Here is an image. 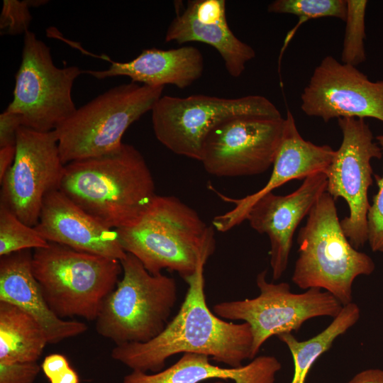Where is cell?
<instances>
[{
  "label": "cell",
  "mask_w": 383,
  "mask_h": 383,
  "mask_svg": "<svg viewBox=\"0 0 383 383\" xmlns=\"http://www.w3.org/2000/svg\"><path fill=\"white\" fill-rule=\"evenodd\" d=\"M267 270L258 273L256 284L260 294L252 299L222 301L213 306L218 317L248 323L252 333L251 358L272 336L297 331L311 318H335L343 306L331 294L318 288L292 292L289 284L267 280Z\"/></svg>",
  "instance_id": "9"
},
{
  "label": "cell",
  "mask_w": 383,
  "mask_h": 383,
  "mask_svg": "<svg viewBox=\"0 0 383 383\" xmlns=\"http://www.w3.org/2000/svg\"><path fill=\"white\" fill-rule=\"evenodd\" d=\"M348 383H383V370L366 369L356 374Z\"/></svg>",
  "instance_id": "32"
},
{
  "label": "cell",
  "mask_w": 383,
  "mask_h": 383,
  "mask_svg": "<svg viewBox=\"0 0 383 383\" xmlns=\"http://www.w3.org/2000/svg\"><path fill=\"white\" fill-rule=\"evenodd\" d=\"M163 89L131 82L111 88L77 109L55 130L63 164L121 148L126 131L152 111Z\"/></svg>",
  "instance_id": "7"
},
{
  "label": "cell",
  "mask_w": 383,
  "mask_h": 383,
  "mask_svg": "<svg viewBox=\"0 0 383 383\" xmlns=\"http://www.w3.org/2000/svg\"><path fill=\"white\" fill-rule=\"evenodd\" d=\"M184 279L188 290L175 316L165 330L146 343L115 345L111 357L133 371L153 373L164 369L166 360L179 353L205 355L231 367L251 358L252 333L248 323L228 322L209 308L204 292V268Z\"/></svg>",
  "instance_id": "1"
},
{
  "label": "cell",
  "mask_w": 383,
  "mask_h": 383,
  "mask_svg": "<svg viewBox=\"0 0 383 383\" xmlns=\"http://www.w3.org/2000/svg\"><path fill=\"white\" fill-rule=\"evenodd\" d=\"M50 243L122 260L127 255L116 230L101 224L60 189L48 194L35 226Z\"/></svg>",
  "instance_id": "17"
},
{
  "label": "cell",
  "mask_w": 383,
  "mask_h": 383,
  "mask_svg": "<svg viewBox=\"0 0 383 383\" xmlns=\"http://www.w3.org/2000/svg\"><path fill=\"white\" fill-rule=\"evenodd\" d=\"M16 145L0 148V182L13 163Z\"/></svg>",
  "instance_id": "33"
},
{
  "label": "cell",
  "mask_w": 383,
  "mask_h": 383,
  "mask_svg": "<svg viewBox=\"0 0 383 383\" xmlns=\"http://www.w3.org/2000/svg\"><path fill=\"white\" fill-rule=\"evenodd\" d=\"M284 118L240 116L216 127L204 145L205 170L216 177L262 174L273 165Z\"/></svg>",
  "instance_id": "13"
},
{
  "label": "cell",
  "mask_w": 383,
  "mask_h": 383,
  "mask_svg": "<svg viewBox=\"0 0 383 383\" xmlns=\"http://www.w3.org/2000/svg\"><path fill=\"white\" fill-rule=\"evenodd\" d=\"M301 109L327 123L373 118L383 122V81L372 82L356 67L325 57L301 94Z\"/></svg>",
  "instance_id": "14"
},
{
  "label": "cell",
  "mask_w": 383,
  "mask_h": 383,
  "mask_svg": "<svg viewBox=\"0 0 383 383\" xmlns=\"http://www.w3.org/2000/svg\"><path fill=\"white\" fill-rule=\"evenodd\" d=\"M335 199L323 193L309 211L298 233V257L292 281L302 289L318 288L334 296L343 306L353 302V284L370 275L375 264L360 252L345 235Z\"/></svg>",
  "instance_id": "4"
},
{
  "label": "cell",
  "mask_w": 383,
  "mask_h": 383,
  "mask_svg": "<svg viewBox=\"0 0 383 383\" xmlns=\"http://www.w3.org/2000/svg\"><path fill=\"white\" fill-rule=\"evenodd\" d=\"M49 242L35 227L21 221L6 206L0 203V256L47 247Z\"/></svg>",
  "instance_id": "24"
},
{
  "label": "cell",
  "mask_w": 383,
  "mask_h": 383,
  "mask_svg": "<svg viewBox=\"0 0 383 383\" xmlns=\"http://www.w3.org/2000/svg\"><path fill=\"white\" fill-rule=\"evenodd\" d=\"M32 256L30 250H25L1 257L0 301L32 316L45 332L48 343L84 333L88 328L85 323L61 318L50 308L33 273Z\"/></svg>",
  "instance_id": "19"
},
{
  "label": "cell",
  "mask_w": 383,
  "mask_h": 383,
  "mask_svg": "<svg viewBox=\"0 0 383 383\" xmlns=\"http://www.w3.org/2000/svg\"><path fill=\"white\" fill-rule=\"evenodd\" d=\"M23 126L21 114L6 109L0 114V148L14 146L18 130Z\"/></svg>",
  "instance_id": "30"
},
{
  "label": "cell",
  "mask_w": 383,
  "mask_h": 383,
  "mask_svg": "<svg viewBox=\"0 0 383 383\" xmlns=\"http://www.w3.org/2000/svg\"><path fill=\"white\" fill-rule=\"evenodd\" d=\"M335 151L328 145H318L304 140L298 131L292 113L288 110L269 180L259 191L240 199L228 197L214 190L223 201L233 204L234 207L215 216L213 226L220 232H226L238 226L245 220L255 202L266 194L289 181L305 179L318 172H324Z\"/></svg>",
  "instance_id": "16"
},
{
  "label": "cell",
  "mask_w": 383,
  "mask_h": 383,
  "mask_svg": "<svg viewBox=\"0 0 383 383\" xmlns=\"http://www.w3.org/2000/svg\"><path fill=\"white\" fill-rule=\"evenodd\" d=\"M32 270L50 308L60 318L95 321L119 281L120 260L50 243L34 250Z\"/></svg>",
  "instance_id": "5"
},
{
  "label": "cell",
  "mask_w": 383,
  "mask_h": 383,
  "mask_svg": "<svg viewBox=\"0 0 383 383\" xmlns=\"http://www.w3.org/2000/svg\"><path fill=\"white\" fill-rule=\"evenodd\" d=\"M347 13L345 20V32L341 54L344 64L356 67L366 59L364 40L365 38V0H346Z\"/></svg>",
  "instance_id": "25"
},
{
  "label": "cell",
  "mask_w": 383,
  "mask_h": 383,
  "mask_svg": "<svg viewBox=\"0 0 383 383\" xmlns=\"http://www.w3.org/2000/svg\"><path fill=\"white\" fill-rule=\"evenodd\" d=\"M116 231L123 250L152 274L166 269L184 279L216 248L213 226L174 196L156 195L135 223Z\"/></svg>",
  "instance_id": "3"
},
{
  "label": "cell",
  "mask_w": 383,
  "mask_h": 383,
  "mask_svg": "<svg viewBox=\"0 0 383 383\" xmlns=\"http://www.w3.org/2000/svg\"><path fill=\"white\" fill-rule=\"evenodd\" d=\"M376 139L383 152V134L377 135ZM374 177L378 191L367 212V243L372 251L383 252V174Z\"/></svg>",
  "instance_id": "28"
},
{
  "label": "cell",
  "mask_w": 383,
  "mask_h": 383,
  "mask_svg": "<svg viewBox=\"0 0 383 383\" xmlns=\"http://www.w3.org/2000/svg\"><path fill=\"white\" fill-rule=\"evenodd\" d=\"M165 42L179 44L200 42L213 47L221 56L233 77L244 72L248 62L255 57L254 49L238 39L229 28L224 0H192L172 21Z\"/></svg>",
  "instance_id": "18"
},
{
  "label": "cell",
  "mask_w": 383,
  "mask_h": 383,
  "mask_svg": "<svg viewBox=\"0 0 383 383\" xmlns=\"http://www.w3.org/2000/svg\"><path fill=\"white\" fill-rule=\"evenodd\" d=\"M120 262L122 278L102 303L96 332L116 345L148 342L169 323L177 299L176 281L150 273L131 253Z\"/></svg>",
  "instance_id": "6"
},
{
  "label": "cell",
  "mask_w": 383,
  "mask_h": 383,
  "mask_svg": "<svg viewBox=\"0 0 383 383\" xmlns=\"http://www.w3.org/2000/svg\"><path fill=\"white\" fill-rule=\"evenodd\" d=\"M81 74L83 70L77 66L56 67L50 48L28 30L13 98L6 109L21 114L23 126L40 132L55 131L77 110L72 89Z\"/></svg>",
  "instance_id": "10"
},
{
  "label": "cell",
  "mask_w": 383,
  "mask_h": 383,
  "mask_svg": "<svg viewBox=\"0 0 383 383\" xmlns=\"http://www.w3.org/2000/svg\"><path fill=\"white\" fill-rule=\"evenodd\" d=\"M60 190L113 230L135 223L157 195L143 155L126 143L111 153L65 165Z\"/></svg>",
  "instance_id": "2"
},
{
  "label": "cell",
  "mask_w": 383,
  "mask_h": 383,
  "mask_svg": "<svg viewBox=\"0 0 383 383\" xmlns=\"http://www.w3.org/2000/svg\"><path fill=\"white\" fill-rule=\"evenodd\" d=\"M210 357L186 353L172 365L160 372L148 374L133 371L126 374L123 383H200L216 379L233 380L234 383H274L281 362L272 355L255 357L239 367H222L213 365Z\"/></svg>",
  "instance_id": "21"
},
{
  "label": "cell",
  "mask_w": 383,
  "mask_h": 383,
  "mask_svg": "<svg viewBox=\"0 0 383 383\" xmlns=\"http://www.w3.org/2000/svg\"><path fill=\"white\" fill-rule=\"evenodd\" d=\"M151 111L157 139L174 153L199 161L206 139L224 121L240 116L282 117L274 104L260 95L234 99L162 96Z\"/></svg>",
  "instance_id": "8"
},
{
  "label": "cell",
  "mask_w": 383,
  "mask_h": 383,
  "mask_svg": "<svg viewBox=\"0 0 383 383\" xmlns=\"http://www.w3.org/2000/svg\"><path fill=\"white\" fill-rule=\"evenodd\" d=\"M325 172L313 173L300 187L287 195L269 192L257 200L245 220L259 233L267 235L270 243V266L272 279H279L286 271L294 233L302 219L326 191Z\"/></svg>",
  "instance_id": "15"
},
{
  "label": "cell",
  "mask_w": 383,
  "mask_h": 383,
  "mask_svg": "<svg viewBox=\"0 0 383 383\" xmlns=\"http://www.w3.org/2000/svg\"><path fill=\"white\" fill-rule=\"evenodd\" d=\"M211 383H227V382H226L223 380H218V381H216V382H211Z\"/></svg>",
  "instance_id": "35"
},
{
  "label": "cell",
  "mask_w": 383,
  "mask_h": 383,
  "mask_svg": "<svg viewBox=\"0 0 383 383\" xmlns=\"http://www.w3.org/2000/svg\"><path fill=\"white\" fill-rule=\"evenodd\" d=\"M338 123L343 140L324 172L326 192L335 200L343 198L348 203L349 215L340 221V225L351 245L358 250L367 243L368 189L374 175L371 160L382 158L383 152L374 142L365 119L340 118Z\"/></svg>",
  "instance_id": "11"
},
{
  "label": "cell",
  "mask_w": 383,
  "mask_h": 383,
  "mask_svg": "<svg viewBox=\"0 0 383 383\" xmlns=\"http://www.w3.org/2000/svg\"><path fill=\"white\" fill-rule=\"evenodd\" d=\"M70 367L65 356L61 354H51L45 357L41 369L46 377L50 381Z\"/></svg>",
  "instance_id": "31"
},
{
  "label": "cell",
  "mask_w": 383,
  "mask_h": 383,
  "mask_svg": "<svg viewBox=\"0 0 383 383\" xmlns=\"http://www.w3.org/2000/svg\"><path fill=\"white\" fill-rule=\"evenodd\" d=\"M359 306L352 302L343 306L339 314L323 331L315 336L299 340L292 333L277 335L289 350L294 361V374L290 383H306L314 362L333 345L337 338L343 335L359 320Z\"/></svg>",
  "instance_id": "23"
},
{
  "label": "cell",
  "mask_w": 383,
  "mask_h": 383,
  "mask_svg": "<svg viewBox=\"0 0 383 383\" xmlns=\"http://www.w3.org/2000/svg\"><path fill=\"white\" fill-rule=\"evenodd\" d=\"M40 368L37 362H0V383H33Z\"/></svg>",
  "instance_id": "29"
},
{
  "label": "cell",
  "mask_w": 383,
  "mask_h": 383,
  "mask_svg": "<svg viewBox=\"0 0 383 383\" xmlns=\"http://www.w3.org/2000/svg\"><path fill=\"white\" fill-rule=\"evenodd\" d=\"M65 165L55 131L40 132L21 126L13 163L0 182V203L21 221L35 227L45 196L60 189Z\"/></svg>",
  "instance_id": "12"
},
{
  "label": "cell",
  "mask_w": 383,
  "mask_h": 383,
  "mask_svg": "<svg viewBox=\"0 0 383 383\" xmlns=\"http://www.w3.org/2000/svg\"><path fill=\"white\" fill-rule=\"evenodd\" d=\"M267 11L275 13L293 14L301 21L321 17H335L345 20L346 0H276L267 6Z\"/></svg>",
  "instance_id": "26"
},
{
  "label": "cell",
  "mask_w": 383,
  "mask_h": 383,
  "mask_svg": "<svg viewBox=\"0 0 383 383\" xmlns=\"http://www.w3.org/2000/svg\"><path fill=\"white\" fill-rule=\"evenodd\" d=\"M43 0H4L0 16L1 34L18 35L27 32L32 20L29 11L30 6H39L46 4Z\"/></svg>",
  "instance_id": "27"
},
{
  "label": "cell",
  "mask_w": 383,
  "mask_h": 383,
  "mask_svg": "<svg viewBox=\"0 0 383 383\" xmlns=\"http://www.w3.org/2000/svg\"><path fill=\"white\" fill-rule=\"evenodd\" d=\"M100 57L110 62L107 70H83V74L99 79L126 76L133 82L151 87L172 84L187 88L201 77L204 67L202 53L193 46L145 49L138 57L125 62L111 60L104 55Z\"/></svg>",
  "instance_id": "20"
},
{
  "label": "cell",
  "mask_w": 383,
  "mask_h": 383,
  "mask_svg": "<svg viewBox=\"0 0 383 383\" xmlns=\"http://www.w3.org/2000/svg\"><path fill=\"white\" fill-rule=\"evenodd\" d=\"M48 343L45 332L32 316L0 301V362H37Z\"/></svg>",
  "instance_id": "22"
},
{
  "label": "cell",
  "mask_w": 383,
  "mask_h": 383,
  "mask_svg": "<svg viewBox=\"0 0 383 383\" xmlns=\"http://www.w3.org/2000/svg\"><path fill=\"white\" fill-rule=\"evenodd\" d=\"M50 383H79L77 373L71 367L50 381Z\"/></svg>",
  "instance_id": "34"
}]
</instances>
